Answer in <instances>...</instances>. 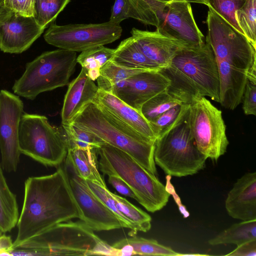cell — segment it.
<instances>
[{
    "instance_id": "obj_1",
    "label": "cell",
    "mask_w": 256,
    "mask_h": 256,
    "mask_svg": "<svg viewBox=\"0 0 256 256\" xmlns=\"http://www.w3.org/2000/svg\"><path fill=\"white\" fill-rule=\"evenodd\" d=\"M206 38L216 62L221 105L230 110L242 102L248 80L256 81V48L246 36L208 8Z\"/></svg>"
},
{
    "instance_id": "obj_2",
    "label": "cell",
    "mask_w": 256,
    "mask_h": 256,
    "mask_svg": "<svg viewBox=\"0 0 256 256\" xmlns=\"http://www.w3.org/2000/svg\"><path fill=\"white\" fill-rule=\"evenodd\" d=\"M78 216L63 166H58L51 174L29 177L24 182L22 206L12 250L49 228Z\"/></svg>"
},
{
    "instance_id": "obj_3",
    "label": "cell",
    "mask_w": 256,
    "mask_h": 256,
    "mask_svg": "<svg viewBox=\"0 0 256 256\" xmlns=\"http://www.w3.org/2000/svg\"><path fill=\"white\" fill-rule=\"evenodd\" d=\"M160 72L170 84L166 90L182 104H190L208 96L220 102V84L216 62L210 45H188Z\"/></svg>"
},
{
    "instance_id": "obj_4",
    "label": "cell",
    "mask_w": 256,
    "mask_h": 256,
    "mask_svg": "<svg viewBox=\"0 0 256 256\" xmlns=\"http://www.w3.org/2000/svg\"><path fill=\"white\" fill-rule=\"evenodd\" d=\"M17 248V256H119L118 249L101 240L80 220L57 224Z\"/></svg>"
},
{
    "instance_id": "obj_5",
    "label": "cell",
    "mask_w": 256,
    "mask_h": 256,
    "mask_svg": "<svg viewBox=\"0 0 256 256\" xmlns=\"http://www.w3.org/2000/svg\"><path fill=\"white\" fill-rule=\"evenodd\" d=\"M99 169L102 174L120 178L130 188L136 201L154 212L168 203L170 194L153 174L124 151L104 143L96 148Z\"/></svg>"
},
{
    "instance_id": "obj_6",
    "label": "cell",
    "mask_w": 256,
    "mask_h": 256,
    "mask_svg": "<svg viewBox=\"0 0 256 256\" xmlns=\"http://www.w3.org/2000/svg\"><path fill=\"white\" fill-rule=\"evenodd\" d=\"M71 124L92 133L105 143L124 151L156 176L154 157L155 142L118 122L94 102L88 104Z\"/></svg>"
},
{
    "instance_id": "obj_7",
    "label": "cell",
    "mask_w": 256,
    "mask_h": 256,
    "mask_svg": "<svg viewBox=\"0 0 256 256\" xmlns=\"http://www.w3.org/2000/svg\"><path fill=\"white\" fill-rule=\"evenodd\" d=\"M190 104H184L174 122L155 142L154 160L167 175L186 176L205 166L206 158L198 150L189 122Z\"/></svg>"
},
{
    "instance_id": "obj_8",
    "label": "cell",
    "mask_w": 256,
    "mask_h": 256,
    "mask_svg": "<svg viewBox=\"0 0 256 256\" xmlns=\"http://www.w3.org/2000/svg\"><path fill=\"white\" fill-rule=\"evenodd\" d=\"M76 53L62 48L46 52L28 62L12 90L18 96L34 100L40 94L70 84L77 63Z\"/></svg>"
},
{
    "instance_id": "obj_9",
    "label": "cell",
    "mask_w": 256,
    "mask_h": 256,
    "mask_svg": "<svg viewBox=\"0 0 256 256\" xmlns=\"http://www.w3.org/2000/svg\"><path fill=\"white\" fill-rule=\"evenodd\" d=\"M19 149L45 166H57L64 160L68 151L66 136L62 126L51 125L42 115L24 112L18 132Z\"/></svg>"
},
{
    "instance_id": "obj_10",
    "label": "cell",
    "mask_w": 256,
    "mask_h": 256,
    "mask_svg": "<svg viewBox=\"0 0 256 256\" xmlns=\"http://www.w3.org/2000/svg\"><path fill=\"white\" fill-rule=\"evenodd\" d=\"M189 122L196 147L206 158L217 160L226 153L229 142L222 112L205 97L190 104Z\"/></svg>"
},
{
    "instance_id": "obj_11",
    "label": "cell",
    "mask_w": 256,
    "mask_h": 256,
    "mask_svg": "<svg viewBox=\"0 0 256 256\" xmlns=\"http://www.w3.org/2000/svg\"><path fill=\"white\" fill-rule=\"evenodd\" d=\"M122 29L110 21L100 24H68L52 23L44 34L50 44L70 51L82 52L112 43L118 39Z\"/></svg>"
},
{
    "instance_id": "obj_12",
    "label": "cell",
    "mask_w": 256,
    "mask_h": 256,
    "mask_svg": "<svg viewBox=\"0 0 256 256\" xmlns=\"http://www.w3.org/2000/svg\"><path fill=\"white\" fill-rule=\"evenodd\" d=\"M63 165L69 186L78 210V218L93 230L122 228L116 215L92 192L86 180L80 177L64 160Z\"/></svg>"
},
{
    "instance_id": "obj_13",
    "label": "cell",
    "mask_w": 256,
    "mask_h": 256,
    "mask_svg": "<svg viewBox=\"0 0 256 256\" xmlns=\"http://www.w3.org/2000/svg\"><path fill=\"white\" fill-rule=\"evenodd\" d=\"M24 104L19 96L6 90H0V152L2 168L16 172L21 154L18 132Z\"/></svg>"
},
{
    "instance_id": "obj_14",
    "label": "cell",
    "mask_w": 256,
    "mask_h": 256,
    "mask_svg": "<svg viewBox=\"0 0 256 256\" xmlns=\"http://www.w3.org/2000/svg\"><path fill=\"white\" fill-rule=\"evenodd\" d=\"M44 30L34 16H24L5 6L0 14V49L6 53H22Z\"/></svg>"
},
{
    "instance_id": "obj_15",
    "label": "cell",
    "mask_w": 256,
    "mask_h": 256,
    "mask_svg": "<svg viewBox=\"0 0 256 256\" xmlns=\"http://www.w3.org/2000/svg\"><path fill=\"white\" fill-rule=\"evenodd\" d=\"M170 80L160 70L136 74L114 85L110 92L141 113L143 104L167 89Z\"/></svg>"
},
{
    "instance_id": "obj_16",
    "label": "cell",
    "mask_w": 256,
    "mask_h": 256,
    "mask_svg": "<svg viewBox=\"0 0 256 256\" xmlns=\"http://www.w3.org/2000/svg\"><path fill=\"white\" fill-rule=\"evenodd\" d=\"M156 30L190 46H199L205 42L204 36L195 22L190 3L186 2H168Z\"/></svg>"
},
{
    "instance_id": "obj_17",
    "label": "cell",
    "mask_w": 256,
    "mask_h": 256,
    "mask_svg": "<svg viewBox=\"0 0 256 256\" xmlns=\"http://www.w3.org/2000/svg\"><path fill=\"white\" fill-rule=\"evenodd\" d=\"M130 34L145 56L162 68L167 66L174 56L188 46L158 30L152 32L133 28Z\"/></svg>"
},
{
    "instance_id": "obj_18",
    "label": "cell",
    "mask_w": 256,
    "mask_h": 256,
    "mask_svg": "<svg viewBox=\"0 0 256 256\" xmlns=\"http://www.w3.org/2000/svg\"><path fill=\"white\" fill-rule=\"evenodd\" d=\"M93 102L118 122L156 142V138L151 126L142 114L112 93L98 89Z\"/></svg>"
},
{
    "instance_id": "obj_19",
    "label": "cell",
    "mask_w": 256,
    "mask_h": 256,
    "mask_svg": "<svg viewBox=\"0 0 256 256\" xmlns=\"http://www.w3.org/2000/svg\"><path fill=\"white\" fill-rule=\"evenodd\" d=\"M225 208L232 218L242 220L256 219V172L238 178L229 191Z\"/></svg>"
},
{
    "instance_id": "obj_20",
    "label": "cell",
    "mask_w": 256,
    "mask_h": 256,
    "mask_svg": "<svg viewBox=\"0 0 256 256\" xmlns=\"http://www.w3.org/2000/svg\"><path fill=\"white\" fill-rule=\"evenodd\" d=\"M98 88L82 68L78 76L68 84L61 112L62 126L71 124L76 116L92 102Z\"/></svg>"
},
{
    "instance_id": "obj_21",
    "label": "cell",
    "mask_w": 256,
    "mask_h": 256,
    "mask_svg": "<svg viewBox=\"0 0 256 256\" xmlns=\"http://www.w3.org/2000/svg\"><path fill=\"white\" fill-rule=\"evenodd\" d=\"M65 160L74 168L78 175L85 180L106 187L100 172L96 148H70Z\"/></svg>"
},
{
    "instance_id": "obj_22",
    "label": "cell",
    "mask_w": 256,
    "mask_h": 256,
    "mask_svg": "<svg viewBox=\"0 0 256 256\" xmlns=\"http://www.w3.org/2000/svg\"><path fill=\"white\" fill-rule=\"evenodd\" d=\"M111 60L128 68L146 70L162 69L145 56L132 36L120 42L114 50Z\"/></svg>"
},
{
    "instance_id": "obj_23",
    "label": "cell",
    "mask_w": 256,
    "mask_h": 256,
    "mask_svg": "<svg viewBox=\"0 0 256 256\" xmlns=\"http://www.w3.org/2000/svg\"><path fill=\"white\" fill-rule=\"evenodd\" d=\"M112 246L120 250V256H178V254L170 247L159 244L156 240L135 236L122 239Z\"/></svg>"
},
{
    "instance_id": "obj_24",
    "label": "cell",
    "mask_w": 256,
    "mask_h": 256,
    "mask_svg": "<svg viewBox=\"0 0 256 256\" xmlns=\"http://www.w3.org/2000/svg\"><path fill=\"white\" fill-rule=\"evenodd\" d=\"M19 211L16 196L10 190L0 164V232H10L16 226Z\"/></svg>"
},
{
    "instance_id": "obj_25",
    "label": "cell",
    "mask_w": 256,
    "mask_h": 256,
    "mask_svg": "<svg viewBox=\"0 0 256 256\" xmlns=\"http://www.w3.org/2000/svg\"><path fill=\"white\" fill-rule=\"evenodd\" d=\"M254 240H256V219L234 224L210 239L208 243L211 246L224 244L238 246Z\"/></svg>"
},
{
    "instance_id": "obj_26",
    "label": "cell",
    "mask_w": 256,
    "mask_h": 256,
    "mask_svg": "<svg viewBox=\"0 0 256 256\" xmlns=\"http://www.w3.org/2000/svg\"><path fill=\"white\" fill-rule=\"evenodd\" d=\"M130 18L147 25L158 27L168 0H126Z\"/></svg>"
},
{
    "instance_id": "obj_27",
    "label": "cell",
    "mask_w": 256,
    "mask_h": 256,
    "mask_svg": "<svg viewBox=\"0 0 256 256\" xmlns=\"http://www.w3.org/2000/svg\"><path fill=\"white\" fill-rule=\"evenodd\" d=\"M114 50L104 46H96L82 52L77 57L76 62L94 81L100 76L101 68L112 60Z\"/></svg>"
},
{
    "instance_id": "obj_28",
    "label": "cell",
    "mask_w": 256,
    "mask_h": 256,
    "mask_svg": "<svg viewBox=\"0 0 256 256\" xmlns=\"http://www.w3.org/2000/svg\"><path fill=\"white\" fill-rule=\"evenodd\" d=\"M152 70L136 69L118 65L112 61L108 62L100 69V76L97 78L99 90L110 92L115 84L136 74Z\"/></svg>"
},
{
    "instance_id": "obj_29",
    "label": "cell",
    "mask_w": 256,
    "mask_h": 256,
    "mask_svg": "<svg viewBox=\"0 0 256 256\" xmlns=\"http://www.w3.org/2000/svg\"><path fill=\"white\" fill-rule=\"evenodd\" d=\"M112 195L115 200L116 207L120 213L133 225L135 232H147L151 228L150 216L129 202L125 198L114 193Z\"/></svg>"
},
{
    "instance_id": "obj_30",
    "label": "cell",
    "mask_w": 256,
    "mask_h": 256,
    "mask_svg": "<svg viewBox=\"0 0 256 256\" xmlns=\"http://www.w3.org/2000/svg\"><path fill=\"white\" fill-rule=\"evenodd\" d=\"M70 0H34V16L38 24L44 28L53 22Z\"/></svg>"
},
{
    "instance_id": "obj_31",
    "label": "cell",
    "mask_w": 256,
    "mask_h": 256,
    "mask_svg": "<svg viewBox=\"0 0 256 256\" xmlns=\"http://www.w3.org/2000/svg\"><path fill=\"white\" fill-rule=\"evenodd\" d=\"M180 104H182L166 90L145 102L141 108V114L150 122L170 108Z\"/></svg>"
},
{
    "instance_id": "obj_32",
    "label": "cell",
    "mask_w": 256,
    "mask_h": 256,
    "mask_svg": "<svg viewBox=\"0 0 256 256\" xmlns=\"http://www.w3.org/2000/svg\"><path fill=\"white\" fill-rule=\"evenodd\" d=\"M70 148H97L105 142L92 133L72 124L62 126Z\"/></svg>"
},
{
    "instance_id": "obj_33",
    "label": "cell",
    "mask_w": 256,
    "mask_h": 256,
    "mask_svg": "<svg viewBox=\"0 0 256 256\" xmlns=\"http://www.w3.org/2000/svg\"><path fill=\"white\" fill-rule=\"evenodd\" d=\"M256 0H246L236 12V18L244 35L256 48Z\"/></svg>"
},
{
    "instance_id": "obj_34",
    "label": "cell",
    "mask_w": 256,
    "mask_h": 256,
    "mask_svg": "<svg viewBox=\"0 0 256 256\" xmlns=\"http://www.w3.org/2000/svg\"><path fill=\"white\" fill-rule=\"evenodd\" d=\"M246 0H204V4L211 8L218 14L241 34L244 32L240 28L236 18V12Z\"/></svg>"
},
{
    "instance_id": "obj_35",
    "label": "cell",
    "mask_w": 256,
    "mask_h": 256,
    "mask_svg": "<svg viewBox=\"0 0 256 256\" xmlns=\"http://www.w3.org/2000/svg\"><path fill=\"white\" fill-rule=\"evenodd\" d=\"M88 184L94 194L99 198L117 216L120 221L122 227L130 229L133 234H136L132 224L127 220L118 211L116 207L112 192L107 187L101 186L93 182L86 180Z\"/></svg>"
},
{
    "instance_id": "obj_36",
    "label": "cell",
    "mask_w": 256,
    "mask_h": 256,
    "mask_svg": "<svg viewBox=\"0 0 256 256\" xmlns=\"http://www.w3.org/2000/svg\"><path fill=\"white\" fill-rule=\"evenodd\" d=\"M182 106L183 104L176 105L150 122L156 138L174 122L181 112Z\"/></svg>"
},
{
    "instance_id": "obj_37",
    "label": "cell",
    "mask_w": 256,
    "mask_h": 256,
    "mask_svg": "<svg viewBox=\"0 0 256 256\" xmlns=\"http://www.w3.org/2000/svg\"><path fill=\"white\" fill-rule=\"evenodd\" d=\"M242 100V108L246 115H256V81L248 80Z\"/></svg>"
},
{
    "instance_id": "obj_38",
    "label": "cell",
    "mask_w": 256,
    "mask_h": 256,
    "mask_svg": "<svg viewBox=\"0 0 256 256\" xmlns=\"http://www.w3.org/2000/svg\"><path fill=\"white\" fill-rule=\"evenodd\" d=\"M130 18V8L126 0H115L111 10L110 22L120 24L122 20Z\"/></svg>"
},
{
    "instance_id": "obj_39",
    "label": "cell",
    "mask_w": 256,
    "mask_h": 256,
    "mask_svg": "<svg viewBox=\"0 0 256 256\" xmlns=\"http://www.w3.org/2000/svg\"><path fill=\"white\" fill-rule=\"evenodd\" d=\"M34 0H4L5 6L24 16H34Z\"/></svg>"
},
{
    "instance_id": "obj_40",
    "label": "cell",
    "mask_w": 256,
    "mask_h": 256,
    "mask_svg": "<svg viewBox=\"0 0 256 256\" xmlns=\"http://www.w3.org/2000/svg\"><path fill=\"white\" fill-rule=\"evenodd\" d=\"M108 182L121 194L132 198L136 200V198L128 186L120 178L114 176H108Z\"/></svg>"
},
{
    "instance_id": "obj_41",
    "label": "cell",
    "mask_w": 256,
    "mask_h": 256,
    "mask_svg": "<svg viewBox=\"0 0 256 256\" xmlns=\"http://www.w3.org/2000/svg\"><path fill=\"white\" fill-rule=\"evenodd\" d=\"M225 256H256V240L248 241L237 246L236 248Z\"/></svg>"
},
{
    "instance_id": "obj_42",
    "label": "cell",
    "mask_w": 256,
    "mask_h": 256,
    "mask_svg": "<svg viewBox=\"0 0 256 256\" xmlns=\"http://www.w3.org/2000/svg\"><path fill=\"white\" fill-rule=\"evenodd\" d=\"M12 244L13 242L10 236L2 234H0V254L12 250Z\"/></svg>"
},
{
    "instance_id": "obj_43",
    "label": "cell",
    "mask_w": 256,
    "mask_h": 256,
    "mask_svg": "<svg viewBox=\"0 0 256 256\" xmlns=\"http://www.w3.org/2000/svg\"><path fill=\"white\" fill-rule=\"evenodd\" d=\"M173 1H183V2H186L189 3L190 2H194V3H198V4H204V0H168V2H173Z\"/></svg>"
},
{
    "instance_id": "obj_44",
    "label": "cell",
    "mask_w": 256,
    "mask_h": 256,
    "mask_svg": "<svg viewBox=\"0 0 256 256\" xmlns=\"http://www.w3.org/2000/svg\"><path fill=\"white\" fill-rule=\"evenodd\" d=\"M207 256V254H180L178 253V256Z\"/></svg>"
},
{
    "instance_id": "obj_45",
    "label": "cell",
    "mask_w": 256,
    "mask_h": 256,
    "mask_svg": "<svg viewBox=\"0 0 256 256\" xmlns=\"http://www.w3.org/2000/svg\"><path fill=\"white\" fill-rule=\"evenodd\" d=\"M4 0H0V14L4 8Z\"/></svg>"
},
{
    "instance_id": "obj_46",
    "label": "cell",
    "mask_w": 256,
    "mask_h": 256,
    "mask_svg": "<svg viewBox=\"0 0 256 256\" xmlns=\"http://www.w3.org/2000/svg\"><path fill=\"white\" fill-rule=\"evenodd\" d=\"M2 234V233H1V232H0V234Z\"/></svg>"
}]
</instances>
